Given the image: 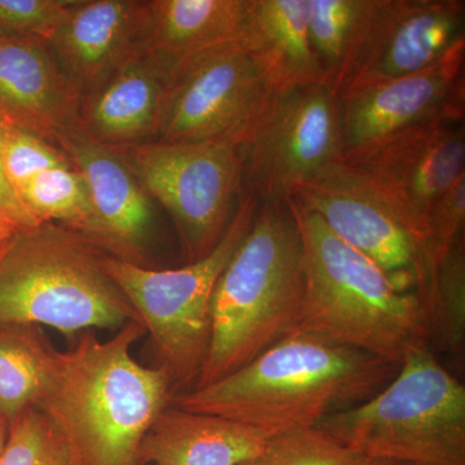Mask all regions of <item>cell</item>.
Wrapping results in <instances>:
<instances>
[{"instance_id":"6da1fadb","label":"cell","mask_w":465,"mask_h":465,"mask_svg":"<svg viewBox=\"0 0 465 465\" xmlns=\"http://www.w3.org/2000/svg\"><path fill=\"white\" fill-rule=\"evenodd\" d=\"M399 369L365 351L295 332L222 381L171 397L170 405L240 421L272 437L314 427L365 402Z\"/></svg>"},{"instance_id":"d6a6232c","label":"cell","mask_w":465,"mask_h":465,"mask_svg":"<svg viewBox=\"0 0 465 465\" xmlns=\"http://www.w3.org/2000/svg\"><path fill=\"white\" fill-rule=\"evenodd\" d=\"M8 427L9 425L7 421H5V419L0 418V454H2L5 442H7Z\"/></svg>"},{"instance_id":"5bb4252c","label":"cell","mask_w":465,"mask_h":465,"mask_svg":"<svg viewBox=\"0 0 465 465\" xmlns=\"http://www.w3.org/2000/svg\"><path fill=\"white\" fill-rule=\"evenodd\" d=\"M54 143L65 153L87 186L92 211L87 240L110 258L146 266L155 225L154 204L124 155L78 124L61 131Z\"/></svg>"},{"instance_id":"30bf717a","label":"cell","mask_w":465,"mask_h":465,"mask_svg":"<svg viewBox=\"0 0 465 465\" xmlns=\"http://www.w3.org/2000/svg\"><path fill=\"white\" fill-rule=\"evenodd\" d=\"M269 91L242 39L183 58L173 65L154 142L240 140Z\"/></svg>"},{"instance_id":"f546056e","label":"cell","mask_w":465,"mask_h":465,"mask_svg":"<svg viewBox=\"0 0 465 465\" xmlns=\"http://www.w3.org/2000/svg\"><path fill=\"white\" fill-rule=\"evenodd\" d=\"M465 174L434 202L425 224L428 269L443 252L465 241Z\"/></svg>"},{"instance_id":"9c48e42d","label":"cell","mask_w":465,"mask_h":465,"mask_svg":"<svg viewBox=\"0 0 465 465\" xmlns=\"http://www.w3.org/2000/svg\"><path fill=\"white\" fill-rule=\"evenodd\" d=\"M118 150L152 200L173 217L188 262L215 249L237 210L235 202L243 197L238 140L152 142Z\"/></svg>"},{"instance_id":"836d02e7","label":"cell","mask_w":465,"mask_h":465,"mask_svg":"<svg viewBox=\"0 0 465 465\" xmlns=\"http://www.w3.org/2000/svg\"><path fill=\"white\" fill-rule=\"evenodd\" d=\"M371 465H414L410 463H402V461H393V460H375L372 461Z\"/></svg>"},{"instance_id":"4dcf8cb0","label":"cell","mask_w":465,"mask_h":465,"mask_svg":"<svg viewBox=\"0 0 465 465\" xmlns=\"http://www.w3.org/2000/svg\"><path fill=\"white\" fill-rule=\"evenodd\" d=\"M2 119H0V146H2ZM0 213L8 217L11 222L21 229H30L39 226L38 223L29 215V213L20 203L16 194L12 191L7 182L2 164V152H0Z\"/></svg>"},{"instance_id":"d4e9b609","label":"cell","mask_w":465,"mask_h":465,"mask_svg":"<svg viewBox=\"0 0 465 465\" xmlns=\"http://www.w3.org/2000/svg\"><path fill=\"white\" fill-rule=\"evenodd\" d=\"M16 195L39 225L64 226L87 240L92 222L90 197L84 177L72 162L34 174Z\"/></svg>"},{"instance_id":"7402d4cb","label":"cell","mask_w":465,"mask_h":465,"mask_svg":"<svg viewBox=\"0 0 465 465\" xmlns=\"http://www.w3.org/2000/svg\"><path fill=\"white\" fill-rule=\"evenodd\" d=\"M378 0H311L309 39L323 84L339 94Z\"/></svg>"},{"instance_id":"5b68a950","label":"cell","mask_w":465,"mask_h":465,"mask_svg":"<svg viewBox=\"0 0 465 465\" xmlns=\"http://www.w3.org/2000/svg\"><path fill=\"white\" fill-rule=\"evenodd\" d=\"M105 259L99 247L64 226L24 229L0 262V329L43 324L73 335L139 320Z\"/></svg>"},{"instance_id":"ac0fdd59","label":"cell","mask_w":465,"mask_h":465,"mask_svg":"<svg viewBox=\"0 0 465 465\" xmlns=\"http://www.w3.org/2000/svg\"><path fill=\"white\" fill-rule=\"evenodd\" d=\"M82 92L50 43L0 36V119L54 143L78 124Z\"/></svg>"},{"instance_id":"ffe728a7","label":"cell","mask_w":465,"mask_h":465,"mask_svg":"<svg viewBox=\"0 0 465 465\" xmlns=\"http://www.w3.org/2000/svg\"><path fill=\"white\" fill-rule=\"evenodd\" d=\"M311 0H249L242 41L271 90L323 84L311 39Z\"/></svg>"},{"instance_id":"cb8c5ba5","label":"cell","mask_w":465,"mask_h":465,"mask_svg":"<svg viewBox=\"0 0 465 465\" xmlns=\"http://www.w3.org/2000/svg\"><path fill=\"white\" fill-rule=\"evenodd\" d=\"M428 347L463 365L465 351V241L458 242L430 266L423 300Z\"/></svg>"},{"instance_id":"ba28073f","label":"cell","mask_w":465,"mask_h":465,"mask_svg":"<svg viewBox=\"0 0 465 465\" xmlns=\"http://www.w3.org/2000/svg\"><path fill=\"white\" fill-rule=\"evenodd\" d=\"M238 143L244 193L286 202L342 161L341 97L324 84L271 90Z\"/></svg>"},{"instance_id":"8fae6325","label":"cell","mask_w":465,"mask_h":465,"mask_svg":"<svg viewBox=\"0 0 465 465\" xmlns=\"http://www.w3.org/2000/svg\"><path fill=\"white\" fill-rule=\"evenodd\" d=\"M425 246L434 202L465 174V118L411 125L342 158Z\"/></svg>"},{"instance_id":"44dd1931","label":"cell","mask_w":465,"mask_h":465,"mask_svg":"<svg viewBox=\"0 0 465 465\" xmlns=\"http://www.w3.org/2000/svg\"><path fill=\"white\" fill-rule=\"evenodd\" d=\"M148 50L173 63L242 39L249 0H150Z\"/></svg>"},{"instance_id":"484cf974","label":"cell","mask_w":465,"mask_h":465,"mask_svg":"<svg viewBox=\"0 0 465 465\" xmlns=\"http://www.w3.org/2000/svg\"><path fill=\"white\" fill-rule=\"evenodd\" d=\"M0 465H75L63 434L41 410L30 409L9 423Z\"/></svg>"},{"instance_id":"7c38bea8","label":"cell","mask_w":465,"mask_h":465,"mask_svg":"<svg viewBox=\"0 0 465 465\" xmlns=\"http://www.w3.org/2000/svg\"><path fill=\"white\" fill-rule=\"evenodd\" d=\"M290 198L316 213L339 240L378 266L397 290L423 300L430 281L424 243L344 162L302 183Z\"/></svg>"},{"instance_id":"e575fe53","label":"cell","mask_w":465,"mask_h":465,"mask_svg":"<svg viewBox=\"0 0 465 465\" xmlns=\"http://www.w3.org/2000/svg\"><path fill=\"white\" fill-rule=\"evenodd\" d=\"M242 465H266V464H265L264 459L260 458V459H256V460L247 461V463H244Z\"/></svg>"},{"instance_id":"9a60e30c","label":"cell","mask_w":465,"mask_h":465,"mask_svg":"<svg viewBox=\"0 0 465 465\" xmlns=\"http://www.w3.org/2000/svg\"><path fill=\"white\" fill-rule=\"evenodd\" d=\"M342 158L411 125L465 118V42L434 65L341 97Z\"/></svg>"},{"instance_id":"3957f363","label":"cell","mask_w":465,"mask_h":465,"mask_svg":"<svg viewBox=\"0 0 465 465\" xmlns=\"http://www.w3.org/2000/svg\"><path fill=\"white\" fill-rule=\"evenodd\" d=\"M304 295V249L289 200L259 203L213 290L210 348L195 388L222 381L295 331Z\"/></svg>"},{"instance_id":"e0dca14e","label":"cell","mask_w":465,"mask_h":465,"mask_svg":"<svg viewBox=\"0 0 465 465\" xmlns=\"http://www.w3.org/2000/svg\"><path fill=\"white\" fill-rule=\"evenodd\" d=\"M174 64L148 48L134 54L84 92L79 127L116 149L154 142Z\"/></svg>"},{"instance_id":"7a4b0ae2","label":"cell","mask_w":465,"mask_h":465,"mask_svg":"<svg viewBox=\"0 0 465 465\" xmlns=\"http://www.w3.org/2000/svg\"><path fill=\"white\" fill-rule=\"evenodd\" d=\"M145 333L142 321L131 320L109 341L85 333L54 353L35 409L63 434L75 465H140L143 440L173 397L167 370L140 365L131 353Z\"/></svg>"},{"instance_id":"4316f807","label":"cell","mask_w":465,"mask_h":465,"mask_svg":"<svg viewBox=\"0 0 465 465\" xmlns=\"http://www.w3.org/2000/svg\"><path fill=\"white\" fill-rule=\"evenodd\" d=\"M262 459L266 465H371L375 460L316 427L269 437Z\"/></svg>"},{"instance_id":"d6986e66","label":"cell","mask_w":465,"mask_h":465,"mask_svg":"<svg viewBox=\"0 0 465 465\" xmlns=\"http://www.w3.org/2000/svg\"><path fill=\"white\" fill-rule=\"evenodd\" d=\"M269 437L258 428L170 406L150 428L140 465H242L264 457Z\"/></svg>"},{"instance_id":"4fadbf2b","label":"cell","mask_w":465,"mask_h":465,"mask_svg":"<svg viewBox=\"0 0 465 465\" xmlns=\"http://www.w3.org/2000/svg\"><path fill=\"white\" fill-rule=\"evenodd\" d=\"M463 42L464 0H378L339 97L427 69Z\"/></svg>"},{"instance_id":"1f68e13d","label":"cell","mask_w":465,"mask_h":465,"mask_svg":"<svg viewBox=\"0 0 465 465\" xmlns=\"http://www.w3.org/2000/svg\"><path fill=\"white\" fill-rule=\"evenodd\" d=\"M21 231L23 229L20 226L0 213V262L11 249L14 242L16 241L18 232Z\"/></svg>"},{"instance_id":"603a6c76","label":"cell","mask_w":465,"mask_h":465,"mask_svg":"<svg viewBox=\"0 0 465 465\" xmlns=\"http://www.w3.org/2000/svg\"><path fill=\"white\" fill-rule=\"evenodd\" d=\"M54 353L35 327L0 329V418L8 425L38 406L50 382Z\"/></svg>"},{"instance_id":"83f0119b","label":"cell","mask_w":465,"mask_h":465,"mask_svg":"<svg viewBox=\"0 0 465 465\" xmlns=\"http://www.w3.org/2000/svg\"><path fill=\"white\" fill-rule=\"evenodd\" d=\"M0 152L3 171L15 194L34 174L70 162L56 143L5 121Z\"/></svg>"},{"instance_id":"2e32d148","label":"cell","mask_w":465,"mask_h":465,"mask_svg":"<svg viewBox=\"0 0 465 465\" xmlns=\"http://www.w3.org/2000/svg\"><path fill=\"white\" fill-rule=\"evenodd\" d=\"M150 0H72L50 43L84 94L148 47Z\"/></svg>"},{"instance_id":"8992f818","label":"cell","mask_w":465,"mask_h":465,"mask_svg":"<svg viewBox=\"0 0 465 465\" xmlns=\"http://www.w3.org/2000/svg\"><path fill=\"white\" fill-rule=\"evenodd\" d=\"M314 427L376 460L465 465V387L425 345L371 399Z\"/></svg>"},{"instance_id":"f1b7e54d","label":"cell","mask_w":465,"mask_h":465,"mask_svg":"<svg viewBox=\"0 0 465 465\" xmlns=\"http://www.w3.org/2000/svg\"><path fill=\"white\" fill-rule=\"evenodd\" d=\"M72 0H0V36L50 42Z\"/></svg>"},{"instance_id":"277c9868","label":"cell","mask_w":465,"mask_h":465,"mask_svg":"<svg viewBox=\"0 0 465 465\" xmlns=\"http://www.w3.org/2000/svg\"><path fill=\"white\" fill-rule=\"evenodd\" d=\"M304 249L305 295L295 332L311 333L401 365L428 345L427 317L416 293L401 292L369 259L339 240L292 198Z\"/></svg>"},{"instance_id":"52a82bcc","label":"cell","mask_w":465,"mask_h":465,"mask_svg":"<svg viewBox=\"0 0 465 465\" xmlns=\"http://www.w3.org/2000/svg\"><path fill=\"white\" fill-rule=\"evenodd\" d=\"M259 202L243 193L215 249L177 269L131 264L106 255L105 268L152 336L171 381H197L211 341V302L217 280L240 246Z\"/></svg>"}]
</instances>
